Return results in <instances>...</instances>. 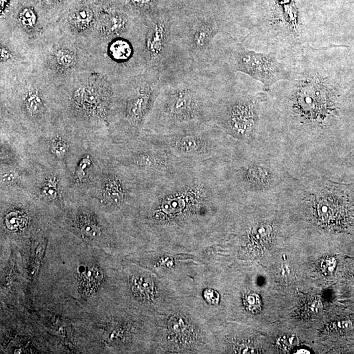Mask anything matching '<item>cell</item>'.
<instances>
[{
  "label": "cell",
  "mask_w": 354,
  "mask_h": 354,
  "mask_svg": "<svg viewBox=\"0 0 354 354\" xmlns=\"http://www.w3.org/2000/svg\"><path fill=\"white\" fill-rule=\"evenodd\" d=\"M223 65L205 69L175 66L161 75L153 108L160 132L171 133L214 124Z\"/></svg>",
  "instance_id": "cell-1"
},
{
  "label": "cell",
  "mask_w": 354,
  "mask_h": 354,
  "mask_svg": "<svg viewBox=\"0 0 354 354\" xmlns=\"http://www.w3.org/2000/svg\"><path fill=\"white\" fill-rule=\"evenodd\" d=\"M294 113L308 124H323L333 111V94L325 76L302 75L296 80L291 96Z\"/></svg>",
  "instance_id": "cell-2"
},
{
  "label": "cell",
  "mask_w": 354,
  "mask_h": 354,
  "mask_svg": "<svg viewBox=\"0 0 354 354\" xmlns=\"http://www.w3.org/2000/svg\"><path fill=\"white\" fill-rule=\"evenodd\" d=\"M225 58L230 68L250 76L262 83L266 89L281 80H290V72L280 63L275 53H264L251 50L237 44L229 47Z\"/></svg>",
  "instance_id": "cell-3"
},
{
  "label": "cell",
  "mask_w": 354,
  "mask_h": 354,
  "mask_svg": "<svg viewBox=\"0 0 354 354\" xmlns=\"http://www.w3.org/2000/svg\"><path fill=\"white\" fill-rule=\"evenodd\" d=\"M264 95L222 97L215 112L214 124L229 134L245 139L254 132L259 118V105Z\"/></svg>",
  "instance_id": "cell-4"
},
{
  "label": "cell",
  "mask_w": 354,
  "mask_h": 354,
  "mask_svg": "<svg viewBox=\"0 0 354 354\" xmlns=\"http://www.w3.org/2000/svg\"><path fill=\"white\" fill-rule=\"evenodd\" d=\"M172 15L156 11L148 21L144 38V57L147 68L163 74L175 66Z\"/></svg>",
  "instance_id": "cell-5"
},
{
  "label": "cell",
  "mask_w": 354,
  "mask_h": 354,
  "mask_svg": "<svg viewBox=\"0 0 354 354\" xmlns=\"http://www.w3.org/2000/svg\"><path fill=\"white\" fill-rule=\"evenodd\" d=\"M215 124L168 133L164 136L166 147L179 160L205 159L213 155L215 142L211 134Z\"/></svg>",
  "instance_id": "cell-6"
},
{
  "label": "cell",
  "mask_w": 354,
  "mask_h": 354,
  "mask_svg": "<svg viewBox=\"0 0 354 354\" xmlns=\"http://www.w3.org/2000/svg\"><path fill=\"white\" fill-rule=\"evenodd\" d=\"M337 192L323 189L312 193L310 200L312 213L323 226H329L337 218L340 210V198Z\"/></svg>",
  "instance_id": "cell-7"
},
{
  "label": "cell",
  "mask_w": 354,
  "mask_h": 354,
  "mask_svg": "<svg viewBox=\"0 0 354 354\" xmlns=\"http://www.w3.org/2000/svg\"><path fill=\"white\" fill-rule=\"evenodd\" d=\"M78 278L81 292L86 296L92 295L97 291L103 282V272L98 266L81 265Z\"/></svg>",
  "instance_id": "cell-8"
},
{
  "label": "cell",
  "mask_w": 354,
  "mask_h": 354,
  "mask_svg": "<svg viewBox=\"0 0 354 354\" xmlns=\"http://www.w3.org/2000/svg\"><path fill=\"white\" fill-rule=\"evenodd\" d=\"M242 179L252 189H262L270 185L272 177L267 168L253 164L243 169Z\"/></svg>",
  "instance_id": "cell-9"
},
{
  "label": "cell",
  "mask_w": 354,
  "mask_h": 354,
  "mask_svg": "<svg viewBox=\"0 0 354 354\" xmlns=\"http://www.w3.org/2000/svg\"><path fill=\"white\" fill-rule=\"evenodd\" d=\"M109 53L114 61L127 62L133 56L134 47L128 39L120 37L114 39L110 45Z\"/></svg>",
  "instance_id": "cell-10"
},
{
  "label": "cell",
  "mask_w": 354,
  "mask_h": 354,
  "mask_svg": "<svg viewBox=\"0 0 354 354\" xmlns=\"http://www.w3.org/2000/svg\"><path fill=\"white\" fill-rule=\"evenodd\" d=\"M125 186L120 179H112L106 184L104 197L110 204L120 205L124 203L126 198Z\"/></svg>",
  "instance_id": "cell-11"
},
{
  "label": "cell",
  "mask_w": 354,
  "mask_h": 354,
  "mask_svg": "<svg viewBox=\"0 0 354 354\" xmlns=\"http://www.w3.org/2000/svg\"><path fill=\"white\" fill-rule=\"evenodd\" d=\"M251 237L259 243H267L272 238L274 228L269 224H259L255 226L251 231Z\"/></svg>",
  "instance_id": "cell-12"
},
{
  "label": "cell",
  "mask_w": 354,
  "mask_h": 354,
  "mask_svg": "<svg viewBox=\"0 0 354 354\" xmlns=\"http://www.w3.org/2000/svg\"><path fill=\"white\" fill-rule=\"evenodd\" d=\"M132 290L136 295L140 298H146L151 292L149 281L142 276L134 277L132 280Z\"/></svg>",
  "instance_id": "cell-13"
},
{
  "label": "cell",
  "mask_w": 354,
  "mask_h": 354,
  "mask_svg": "<svg viewBox=\"0 0 354 354\" xmlns=\"http://www.w3.org/2000/svg\"><path fill=\"white\" fill-rule=\"evenodd\" d=\"M84 221L81 220L79 223V228L81 232L84 236L89 237H97L100 234L99 226H98L96 221H93L90 218H83Z\"/></svg>",
  "instance_id": "cell-14"
},
{
  "label": "cell",
  "mask_w": 354,
  "mask_h": 354,
  "mask_svg": "<svg viewBox=\"0 0 354 354\" xmlns=\"http://www.w3.org/2000/svg\"><path fill=\"white\" fill-rule=\"evenodd\" d=\"M277 345L282 351L289 352L292 351L299 345V340L296 335L289 334L282 335L277 341Z\"/></svg>",
  "instance_id": "cell-15"
},
{
  "label": "cell",
  "mask_w": 354,
  "mask_h": 354,
  "mask_svg": "<svg viewBox=\"0 0 354 354\" xmlns=\"http://www.w3.org/2000/svg\"><path fill=\"white\" fill-rule=\"evenodd\" d=\"M56 61L59 66L66 68L72 66L75 62V56L72 52L60 50L56 53Z\"/></svg>",
  "instance_id": "cell-16"
},
{
  "label": "cell",
  "mask_w": 354,
  "mask_h": 354,
  "mask_svg": "<svg viewBox=\"0 0 354 354\" xmlns=\"http://www.w3.org/2000/svg\"><path fill=\"white\" fill-rule=\"evenodd\" d=\"M244 304L249 311L254 312V313H256L262 309V301H261L260 296L257 294H249L245 296Z\"/></svg>",
  "instance_id": "cell-17"
},
{
  "label": "cell",
  "mask_w": 354,
  "mask_h": 354,
  "mask_svg": "<svg viewBox=\"0 0 354 354\" xmlns=\"http://www.w3.org/2000/svg\"><path fill=\"white\" fill-rule=\"evenodd\" d=\"M42 105V101L37 93H32L28 96L27 106L31 113L36 114L40 111Z\"/></svg>",
  "instance_id": "cell-18"
},
{
  "label": "cell",
  "mask_w": 354,
  "mask_h": 354,
  "mask_svg": "<svg viewBox=\"0 0 354 354\" xmlns=\"http://www.w3.org/2000/svg\"><path fill=\"white\" fill-rule=\"evenodd\" d=\"M19 19L22 24L26 27H33L36 22V16L31 9H24L20 14Z\"/></svg>",
  "instance_id": "cell-19"
},
{
  "label": "cell",
  "mask_w": 354,
  "mask_h": 354,
  "mask_svg": "<svg viewBox=\"0 0 354 354\" xmlns=\"http://www.w3.org/2000/svg\"><path fill=\"white\" fill-rule=\"evenodd\" d=\"M353 323L351 320H341V321L334 322L328 325V329L330 331L345 332L353 327Z\"/></svg>",
  "instance_id": "cell-20"
},
{
  "label": "cell",
  "mask_w": 354,
  "mask_h": 354,
  "mask_svg": "<svg viewBox=\"0 0 354 354\" xmlns=\"http://www.w3.org/2000/svg\"><path fill=\"white\" fill-rule=\"evenodd\" d=\"M41 193L46 198L54 199L56 198L58 193H57V187L56 183L52 180H49L41 190Z\"/></svg>",
  "instance_id": "cell-21"
},
{
  "label": "cell",
  "mask_w": 354,
  "mask_h": 354,
  "mask_svg": "<svg viewBox=\"0 0 354 354\" xmlns=\"http://www.w3.org/2000/svg\"><path fill=\"white\" fill-rule=\"evenodd\" d=\"M323 309V306L319 300H311L306 304L304 308V312L308 316L318 315Z\"/></svg>",
  "instance_id": "cell-22"
},
{
  "label": "cell",
  "mask_w": 354,
  "mask_h": 354,
  "mask_svg": "<svg viewBox=\"0 0 354 354\" xmlns=\"http://www.w3.org/2000/svg\"><path fill=\"white\" fill-rule=\"evenodd\" d=\"M337 264V260L334 257H327L322 260L320 267L324 274L330 275L335 272Z\"/></svg>",
  "instance_id": "cell-23"
},
{
  "label": "cell",
  "mask_w": 354,
  "mask_h": 354,
  "mask_svg": "<svg viewBox=\"0 0 354 354\" xmlns=\"http://www.w3.org/2000/svg\"><path fill=\"white\" fill-rule=\"evenodd\" d=\"M51 151L57 156H64L67 151V145L61 140H54L51 144Z\"/></svg>",
  "instance_id": "cell-24"
},
{
  "label": "cell",
  "mask_w": 354,
  "mask_h": 354,
  "mask_svg": "<svg viewBox=\"0 0 354 354\" xmlns=\"http://www.w3.org/2000/svg\"><path fill=\"white\" fill-rule=\"evenodd\" d=\"M132 5L138 9H151L158 0H130Z\"/></svg>",
  "instance_id": "cell-25"
},
{
  "label": "cell",
  "mask_w": 354,
  "mask_h": 354,
  "mask_svg": "<svg viewBox=\"0 0 354 354\" xmlns=\"http://www.w3.org/2000/svg\"><path fill=\"white\" fill-rule=\"evenodd\" d=\"M92 17V13L88 9L81 10L78 12L76 15V20L77 23L80 25L88 23L90 21Z\"/></svg>",
  "instance_id": "cell-26"
},
{
  "label": "cell",
  "mask_w": 354,
  "mask_h": 354,
  "mask_svg": "<svg viewBox=\"0 0 354 354\" xmlns=\"http://www.w3.org/2000/svg\"><path fill=\"white\" fill-rule=\"evenodd\" d=\"M90 164L91 161L89 158H85L82 160V162H81L80 165L76 171V177H77V179H82V177L85 174V169L89 165H90Z\"/></svg>",
  "instance_id": "cell-27"
},
{
  "label": "cell",
  "mask_w": 354,
  "mask_h": 354,
  "mask_svg": "<svg viewBox=\"0 0 354 354\" xmlns=\"http://www.w3.org/2000/svg\"><path fill=\"white\" fill-rule=\"evenodd\" d=\"M205 297L210 303L217 304L219 302L218 294L214 290H207L205 292Z\"/></svg>",
  "instance_id": "cell-28"
},
{
  "label": "cell",
  "mask_w": 354,
  "mask_h": 354,
  "mask_svg": "<svg viewBox=\"0 0 354 354\" xmlns=\"http://www.w3.org/2000/svg\"><path fill=\"white\" fill-rule=\"evenodd\" d=\"M294 354H311V352L306 349H302V348L298 349H298H295Z\"/></svg>",
  "instance_id": "cell-29"
},
{
  "label": "cell",
  "mask_w": 354,
  "mask_h": 354,
  "mask_svg": "<svg viewBox=\"0 0 354 354\" xmlns=\"http://www.w3.org/2000/svg\"><path fill=\"white\" fill-rule=\"evenodd\" d=\"M8 0H1V7L4 8L6 2H7Z\"/></svg>",
  "instance_id": "cell-30"
},
{
  "label": "cell",
  "mask_w": 354,
  "mask_h": 354,
  "mask_svg": "<svg viewBox=\"0 0 354 354\" xmlns=\"http://www.w3.org/2000/svg\"><path fill=\"white\" fill-rule=\"evenodd\" d=\"M353 276L354 278V269H353Z\"/></svg>",
  "instance_id": "cell-31"
}]
</instances>
